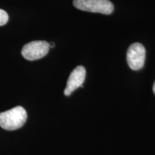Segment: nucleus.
Wrapping results in <instances>:
<instances>
[{
    "instance_id": "f257e3e1",
    "label": "nucleus",
    "mask_w": 155,
    "mask_h": 155,
    "mask_svg": "<svg viewBox=\"0 0 155 155\" xmlns=\"http://www.w3.org/2000/svg\"><path fill=\"white\" fill-rule=\"evenodd\" d=\"M28 119V114L22 106H16L0 113V127L5 130L13 131L22 127Z\"/></svg>"
},
{
    "instance_id": "f03ea898",
    "label": "nucleus",
    "mask_w": 155,
    "mask_h": 155,
    "mask_svg": "<svg viewBox=\"0 0 155 155\" xmlns=\"http://www.w3.org/2000/svg\"><path fill=\"white\" fill-rule=\"evenodd\" d=\"M73 6L78 9L89 12L111 15L114 6L109 0H73Z\"/></svg>"
},
{
    "instance_id": "7ed1b4c3",
    "label": "nucleus",
    "mask_w": 155,
    "mask_h": 155,
    "mask_svg": "<svg viewBox=\"0 0 155 155\" xmlns=\"http://www.w3.org/2000/svg\"><path fill=\"white\" fill-rule=\"evenodd\" d=\"M50 50L49 43L43 40H37L25 45L22 49V55L28 61H36L43 58Z\"/></svg>"
},
{
    "instance_id": "20e7f679",
    "label": "nucleus",
    "mask_w": 155,
    "mask_h": 155,
    "mask_svg": "<svg viewBox=\"0 0 155 155\" xmlns=\"http://www.w3.org/2000/svg\"><path fill=\"white\" fill-rule=\"evenodd\" d=\"M146 50L143 45L139 42L131 44L128 48L127 61L129 66L134 71H139L144 65Z\"/></svg>"
},
{
    "instance_id": "39448f33",
    "label": "nucleus",
    "mask_w": 155,
    "mask_h": 155,
    "mask_svg": "<svg viewBox=\"0 0 155 155\" xmlns=\"http://www.w3.org/2000/svg\"><path fill=\"white\" fill-rule=\"evenodd\" d=\"M86 68L83 65H78L75 68L68 79L66 88L64 90V94L68 96L78 88L82 86L86 78Z\"/></svg>"
},
{
    "instance_id": "423d86ee",
    "label": "nucleus",
    "mask_w": 155,
    "mask_h": 155,
    "mask_svg": "<svg viewBox=\"0 0 155 155\" xmlns=\"http://www.w3.org/2000/svg\"><path fill=\"white\" fill-rule=\"evenodd\" d=\"M8 14L5 10L0 9V26H3L8 22Z\"/></svg>"
},
{
    "instance_id": "0eeeda50",
    "label": "nucleus",
    "mask_w": 155,
    "mask_h": 155,
    "mask_svg": "<svg viewBox=\"0 0 155 155\" xmlns=\"http://www.w3.org/2000/svg\"><path fill=\"white\" fill-rule=\"evenodd\" d=\"M49 46H50V48H54V47H55V43H54V42H51V43H49Z\"/></svg>"
},
{
    "instance_id": "6e6552de",
    "label": "nucleus",
    "mask_w": 155,
    "mask_h": 155,
    "mask_svg": "<svg viewBox=\"0 0 155 155\" xmlns=\"http://www.w3.org/2000/svg\"><path fill=\"white\" fill-rule=\"evenodd\" d=\"M153 92H154V94H155V82L154 83V86H153Z\"/></svg>"
}]
</instances>
